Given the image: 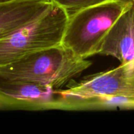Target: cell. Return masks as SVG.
Here are the masks:
<instances>
[{"instance_id": "6da1fadb", "label": "cell", "mask_w": 134, "mask_h": 134, "mask_svg": "<svg viewBox=\"0 0 134 134\" xmlns=\"http://www.w3.org/2000/svg\"><path fill=\"white\" fill-rule=\"evenodd\" d=\"M92 63L64 46H54L0 67V79L60 88L90 68Z\"/></svg>"}, {"instance_id": "7a4b0ae2", "label": "cell", "mask_w": 134, "mask_h": 134, "mask_svg": "<svg viewBox=\"0 0 134 134\" xmlns=\"http://www.w3.org/2000/svg\"><path fill=\"white\" fill-rule=\"evenodd\" d=\"M64 108H134V62L92 75L56 90Z\"/></svg>"}, {"instance_id": "3957f363", "label": "cell", "mask_w": 134, "mask_h": 134, "mask_svg": "<svg viewBox=\"0 0 134 134\" xmlns=\"http://www.w3.org/2000/svg\"><path fill=\"white\" fill-rule=\"evenodd\" d=\"M132 0H107L69 14L62 45L87 59L98 54L105 37Z\"/></svg>"}, {"instance_id": "277c9868", "label": "cell", "mask_w": 134, "mask_h": 134, "mask_svg": "<svg viewBox=\"0 0 134 134\" xmlns=\"http://www.w3.org/2000/svg\"><path fill=\"white\" fill-rule=\"evenodd\" d=\"M69 16L66 10L52 3L27 25L0 37V67L61 44Z\"/></svg>"}, {"instance_id": "5b68a950", "label": "cell", "mask_w": 134, "mask_h": 134, "mask_svg": "<svg viewBox=\"0 0 134 134\" xmlns=\"http://www.w3.org/2000/svg\"><path fill=\"white\" fill-rule=\"evenodd\" d=\"M98 54L111 56L122 65L134 62V3L119 17L105 37Z\"/></svg>"}, {"instance_id": "8992f818", "label": "cell", "mask_w": 134, "mask_h": 134, "mask_svg": "<svg viewBox=\"0 0 134 134\" xmlns=\"http://www.w3.org/2000/svg\"><path fill=\"white\" fill-rule=\"evenodd\" d=\"M0 92L10 99L13 109H61L60 95L51 87L0 79Z\"/></svg>"}, {"instance_id": "52a82bcc", "label": "cell", "mask_w": 134, "mask_h": 134, "mask_svg": "<svg viewBox=\"0 0 134 134\" xmlns=\"http://www.w3.org/2000/svg\"><path fill=\"white\" fill-rule=\"evenodd\" d=\"M52 4L51 0H8L0 2V37L27 25Z\"/></svg>"}, {"instance_id": "ba28073f", "label": "cell", "mask_w": 134, "mask_h": 134, "mask_svg": "<svg viewBox=\"0 0 134 134\" xmlns=\"http://www.w3.org/2000/svg\"><path fill=\"white\" fill-rule=\"evenodd\" d=\"M52 3L71 14L81 9L97 5L107 0H51Z\"/></svg>"}, {"instance_id": "9c48e42d", "label": "cell", "mask_w": 134, "mask_h": 134, "mask_svg": "<svg viewBox=\"0 0 134 134\" xmlns=\"http://www.w3.org/2000/svg\"><path fill=\"white\" fill-rule=\"evenodd\" d=\"M12 109L11 102L7 96L0 92V110Z\"/></svg>"}, {"instance_id": "30bf717a", "label": "cell", "mask_w": 134, "mask_h": 134, "mask_svg": "<svg viewBox=\"0 0 134 134\" xmlns=\"http://www.w3.org/2000/svg\"><path fill=\"white\" fill-rule=\"evenodd\" d=\"M8 1V0H0V2H2V1Z\"/></svg>"}, {"instance_id": "8fae6325", "label": "cell", "mask_w": 134, "mask_h": 134, "mask_svg": "<svg viewBox=\"0 0 134 134\" xmlns=\"http://www.w3.org/2000/svg\"><path fill=\"white\" fill-rule=\"evenodd\" d=\"M132 1H133V3H134V0H132Z\"/></svg>"}]
</instances>
